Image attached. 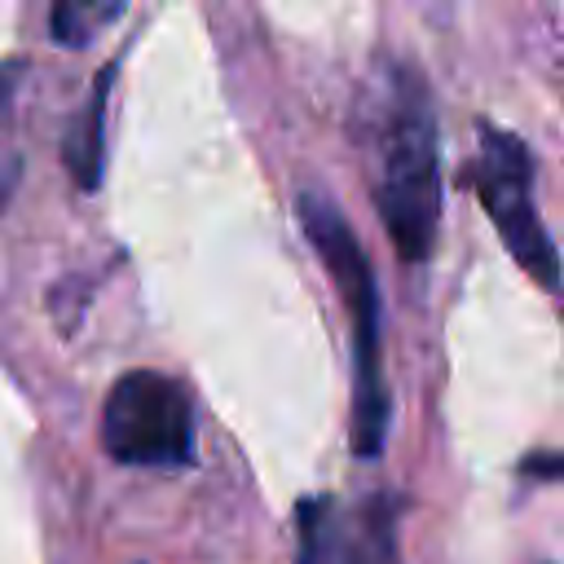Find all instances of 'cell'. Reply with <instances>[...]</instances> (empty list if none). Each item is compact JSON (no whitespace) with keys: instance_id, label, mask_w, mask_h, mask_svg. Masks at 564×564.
I'll return each instance as SVG.
<instances>
[{"instance_id":"cell-1","label":"cell","mask_w":564,"mask_h":564,"mask_svg":"<svg viewBox=\"0 0 564 564\" xmlns=\"http://www.w3.org/2000/svg\"><path fill=\"white\" fill-rule=\"evenodd\" d=\"M379 172L375 203L401 260L423 264L441 229V132L427 79L414 66H397L379 110Z\"/></svg>"},{"instance_id":"cell-2","label":"cell","mask_w":564,"mask_h":564,"mask_svg":"<svg viewBox=\"0 0 564 564\" xmlns=\"http://www.w3.org/2000/svg\"><path fill=\"white\" fill-rule=\"evenodd\" d=\"M300 225L322 256L330 282L344 295L348 322H352V454L379 458L388 436V379H383V317H379V278L344 220L335 203H326L317 189L300 194L295 203Z\"/></svg>"},{"instance_id":"cell-3","label":"cell","mask_w":564,"mask_h":564,"mask_svg":"<svg viewBox=\"0 0 564 564\" xmlns=\"http://www.w3.org/2000/svg\"><path fill=\"white\" fill-rule=\"evenodd\" d=\"M463 181L476 189L485 216L494 220L502 247L516 256V264L546 286L551 295L564 291L560 278V251L533 207V159L529 145L516 132H502L498 123H480L476 128V154L463 172Z\"/></svg>"},{"instance_id":"cell-4","label":"cell","mask_w":564,"mask_h":564,"mask_svg":"<svg viewBox=\"0 0 564 564\" xmlns=\"http://www.w3.org/2000/svg\"><path fill=\"white\" fill-rule=\"evenodd\" d=\"M101 441L115 463L128 467H189L194 463V410L176 379L159 370H128L115 379L101 410Z\"/></svg>"},{"instance_id":"cell-5","label":"cell","mask_w":564,"mask_h":564,"mask_svg":"<svg viewBox=\"0 0 564 564\" xmlns=\"http://www.w3.org/2000/svg\"><path fill=\"white\" fill-rule=\"evenodd\" d=\"M300 546L295 564H392L397 555V502L366 498L357 507L317 494L295 511Z\"/></svg>"},{"instance_id":"cell-6","label":"cell","mask_w":564,"mask_h":564,"mask_svg":"<svg viewBox=\"0 0 564 564\" xmlns=\"http://www.w3.org/2000/svg\"><path fill=\"white\" fill-rule=\"evenodd\" d=\"M119 62H106L88 88V101L66 137V167L75 176L79 189H97L101 185V163H106V101H110V84H115Z\"/></svg>"},{"instance_id":"cell-7","label":"cell","mask_w":564,"mask_h":564,"mask_svg":"<svg viewBox=\"0 0 564 564\" xmlns=\"http://www.w3.org/2000/svg\"><path fill=\"white\" fill-rule=\"evenodd\" d=\"M119 9L123 0H48V31L57 44L84 48L119 18Z\"/></svg>"},{"instance_id":"cell-8","label":"cell","mask_w":564,"mask_h":564,"mask_svg":"<svg viewBox=\"0 0 564 564\" xmlns=\"http://www.w3.org/2000/svg\"><path fill=\"white\" fill-rule=\"evenodd\" d=\"M9 97V66H0V101Z\"/></svg>"}]
</instances>
